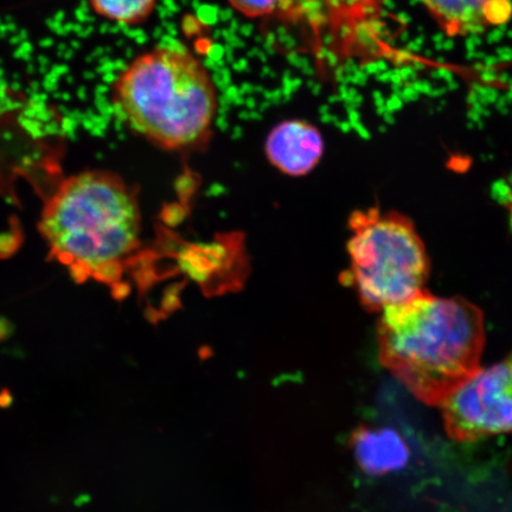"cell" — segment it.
<instances>
[{
	"label": "cell",
	"mask_w": 512,
	"mask_h": 512,
	"mask_svg": "<svg viewBox=\"0 0 512 512\" xmlns=\"http://www.w3.org/2000/svg\"><path fill=\"white\" fill-rule=\"evenodd\" d=\"M441 30L450 37L482 34L508 23L510 0H421Z\"/></svg>",
	"instance_id": "7"
},
{
	"label": "cell",
	"mask_w": 512,
	"mask_h": 512,
	"mask_svg": "<svg viewBox=\"0 0 512 512\" xmlns=\"http://www.w3.org/2000/svg\"><path fill=\"white\" fill-rule=\"evenodd\" d=\"M112 104L133 132L160 149L177 151L206 142L219 98L203 62L172 41L145 51L121 70Z\"/></svg>",
	"instance_id": "3"
},
{
	"label": "cell",
	"mask_w": 512,
	"mask_h": 512,
	"mask_svg": "<svg viewBox=\"0 0 512 512\" xmlns=\"http://www.w3.org/2000/svg\"><path fill=\"white\" fill-rule=\"evenodd\" d=\"M349 229L350 268L343 279L364 309L382 312L426 290L430 258L407 216L379 208L356 210Z\"/></svg>",
	"instance_id": "4"
},
{
	"label": "cell",
	"mask_w": 512,
	"mask_h": 512,
	"mask_svg": "<svg viewBox=\"0 0 512 512\" xmlns=\"http://www.w3.org/2000/svg\"><path fill=\"white\" fill-rule=\"evenodd\" d=\"M238 14L249 19L270 16L277 10L280 0H227Z\"/></svg>",
	"instance_id": "10"
},
{
	"label": "cell",
	"mask_w": 512,
	"mask_h": 512,
	"mask_svg": "<svg viewBox=\"0 0 512 512\" xmlns=\"http://www.w3.org/2000/svg\"><path fill=\"white\" fill-rule=\"evenodd\" d=\"M322 132L309 121L285 120L272 128L265 143L268 162L283 174L300 177L310 174L324 155Z\"/></svg>",
	"instance_id": "6"
},
{
	"label": "cell",
	"mask_w": 512,
	"mask_h": 512,
	"mask_svg": "<svg viewBox=\"0 0 512 512\" xmlns=\"http://www.w3.org/2000/svg\"><path fill=\"white\" fill-rule=\"evenodd\" d=\"M38 232L49 258L79 284L93 280L113 285L139 246L138 198L112 172H80L63 179L49 196Z\"/></svg>",
	"instance_id": "2"
},
{
	"label": "cell",
	"mask_w": 512,
	"mask_h": 512,
	"mask_svg": "<svg viewBox=\"0 0 512 512\" xmlns=\"http://www.w3.org/2000/svg\"><path fill=\"white\" fill-rule=\"evenodd\" d=\"M376 339L382 366L416 399L439 407L482 370L484 315L462 297L425 290L386 307Z\"/></svg>",
	"instance_id": "1"
},
{
	"label": "cell",
	"mask_w": 512,
	"mask_h": 512,
	"mask_svg": "<svg viewBox=\"0 0 512 512\" xmlns=\"http://www.w3.org/2000/svg\"><path fill=\"white\" fill-rule=\"evenodd\" d=\"M351 445L358 465L368 475L380 476L398 471L409 460L405 440L390 428H357L352 433Z\"/></svg>",
	"instance_id": "8"
},
{
	"label": "cell",
	"mask_w": 512,
	"mask_h": 512,
	"mask_svg": "<svg viewBox=\"0 0 512 512\" xmlns=\"http://www.w3.org/2000/svg\"><path fill=\"white\" fill-rule=\"evenodd\" d=\"M439 408L448 437L459 443L512 433V351L503 362L480 370Z\"/></svg>",
	"instance_id": "5"
},
{
	"label": "cell",
	"mask_w": 512,
	"mask_h": 512,
	"mask_svg": "<svg viewBox=\"0 0 512 512\" xmlns=\"http://www.w3.org/2000/svg\"><path fill=\"white\" fill-rule=\"evenodd\" d=\"M95 15L112 23L134 27L155 14L158 0H87Z\"/></svg>",
	"instance_id": "9"
}]
</instances>
